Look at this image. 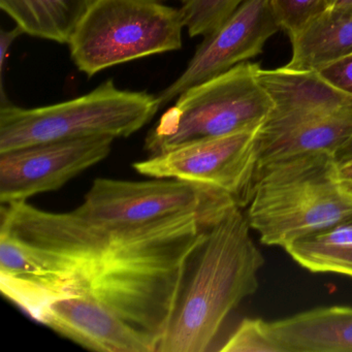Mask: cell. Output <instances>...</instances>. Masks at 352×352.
Masks as SVG:
<instances>
[{
	"label": "cell",
	"mask_w": 352,
	"mask_h": 352,
	"mask_svg": "<svg viewBox=\"0 0 352 352\" xmlns=\"http://www.w3.org/2000/svg\"><path fill=\"white\" fill-rule=\"evenodd\" d=\"M215 223L189 212L109 226L26 201L3 205L0 290L36 321L54 300L89 298L160 344L191 258Z\"/></svg>",
	"instance_id": "1"
},
{
	"label": "cell",
	"mask_w": 352,
	"mask_h": 352,
	"mask_svg": "<svg viewBox=\"0 0 352 352\" xmlns=\"http://www.w3.org/2000/svg\"><path fill=\"white\" fill-rule=\"evenodd\" d=\"M250 230L240 207L209 228L157 352L207 351L226 317L256 292L265 258Z\"/></svg>",
	"instance_id": "2"
},
{
	"label": "cell",
	"mask_w": 352,
	"mask_h": 352,
	"mask_svg": "<svg viewBox=\"0 0 352 352\" xmlns=\"http://www.w3.org/2000/svg\"><path fill=\"white\" fill-rule=\"evenodd\" d=\"M246 217L263 244L285 248L352 215L335 154L314 152L257 168Z\"/></svg>",
	"instance_id": "3"
},
{
	"label": "cell",
	"mask_w": 352,
	"mask_h": 352,
	"mask_svg": "<svg viewBox=\"0 0 352 352\" xmlns=\"http://www.w3.org/2000/svg\"><path fill=\"white\" fill-rule=\"evenodd\" d=\"M157 96L123 90L107 80L89 94L51 106H0V153L65 140L127 138L160 111Z\"/></svg>",
	"instance_id": "4"
},
{
	"label": "cell",
	"mask_w": 352,
	"mask_h": 352,
	"mask_svg": "<svg viewBox=\"0 0 352 352\" xmlns=\"http://www.w3.org/2000/svg\"><path fill=\"white\" fill-rule=\"evenodd\" d=\"M258 67L240 63L185 90L148 133L149 156L261 126L273 102L257 77Z\"/></svg>",
	"instance_id": "5"
},
{
	"label": "cell",
	"mask_w": 352,
	"mask_h": 352,
	"mask_svg": "<svg viewBox=\"0 0 352 352\" xmlns=\"http://www.w3.org/2000/svg\"><path fill=\"white\" fill-rule=\"evenodd\" d=\"M184 19L180 9L158 0H94L69 46L88 77L129 61L178 51Z\"/></svg>",
	"instance_id": "6"
},
{
	"label": "cell",
	"mask_w": 352,
	"mask_h": 352,
	"mask_svg": "<svg viewBox=\"0 0 352 352\" xmlns=\"http://www.w3.org/2000/svg\"><path fill=\"white\" fill-rule=\"evenodd\" d=\"M236 207V201L223 191L177 179L98 178L73 212L96 223L129 226L189 212L217 222Z\"/></svg>",
	"instance_id": "7"
},
{
	"label": "cell",
	"mask_w": 352,
	"mask_h": 352,
	"mask_svg": "<svg viewBox=\"0 0 352 352\" xmlns=\"http://www.w3.org/2000/svg\"><path fill=\"white\" fill-rule=\"evenodd\" d=\"M247 129L203 140L133 164L139 174L177 179L223 191L247 205L258 168V131Z\"/></svg>",
	"instance_id": "8"
},
{
	"label": "cell",
	"mask_w": 352,
	"mask_h": 352,
	"mask_svg": "<svg viewBox=\"0 0 352 352\" xmlns=\"http://www.w3.org/2000/svg\"><path fill=\"white\" fill-rule=\"evenodd\" d=\"M280 30L272 0H246L204 36L184 72L157 94L160 107L176 100L188 88L261 54L267 41Z\"/></svg>",
	"instance_id": "9"
},
{
	"label": "cell",
	"mask_w": 352,
	"mask_h": 352,
	"mask_svg": "<svg viewBox=\"0 0 352 352\" xmlns=\"http://www.w3.org/2000/svg\"><path fill=\"white\" fill-rule=\"evenodd\" d=\"M113 142L109 137L65 140L0 153V203H23L61 188L108 157Z\"/></svg>",
	"instance_id": "10"
},
{
	"label": "cell",
	"mask_w": 352,
	"mask_h": 352,
	"mask_svg": "<svg viewBox=\"0 0 352 352\" xmlns=\"http://www.w3.org/2000/svg\"><path fill=\"white\" fill-rule=\"evenodd\" d=\"M257 77L273 102V109L259 129L261 137L333 114L352 104V96L331 86L318 72L258 67Z\"/></svg>",
	"instance_id": "11"
},
{
	"label": "cell",
	"mask_w": 352,
	"mask_h": 352,
	"mask_svg": "<svg viewBox=\"0 0 352 352\" xmlns=\"http://www.w3.org/2000/svg\"><path fill=\"white\" fill-rule=\"evenodd\" d=\"M38 321L92 351L157 352L158 344L153 339L89 298L54 300Z\"/></svg>",
	"instance_id": "12"
},
{
	"label": "cell",
	"mask_w": 352,
	"mask_h": 352,
	"mask_svg": "<svg viewBox=\"0 0 352 352\" xmlns=\"http://www.w3.org/2000/svg\"><path fill=\"white\" fill-rule=\"evenodd\" d=\"M270 327L283 352H352V307H320Z\"/></svg>",
	"instance_id": "13"
},
{
	"label": "cell",
	"mask_w": 352,
	"mask_h": 352,
	"mask_svg": "<svg viewBox=\"0 0 352 352\" xmlns=\"http://www.w3.org/2000/svg\"><path fill=\"white\" fill-rule=\"evenodd\" d=\"M352 137V104L276 135H259L258 168L302 154L338 150Z\"/></svg>",
	"instance_id": "14"
},
{
	"label": "cell",
	"mask_w": 352,
	"mask_h": 352,
	"mask_svg": "<svg viewBox=\"0 0 352 352\" xmlns=\"http://www.w3.org/2000/svg\"><path fill=\"white\" fill-rule=\"evenodd\" d=\"M290 38L292 71L320 72L352 54V13L327 9Z\"/></svg>",
	"instance_id": "15"
},
{
	"label": "cell",
	"mask_w": 352,
	"mask_h": 352,
	"mask_svg": "<svg viewBox=\"0 0 352 352\" xmlns=\"http://www.w3.org/2000/svg\"><path fill=\"white\" fill-rule=\"evenodd\" d=\"M94 0H0V9L24 34L69 44Z\"/></svg>",
	"instance_id": "16"
},
{
	"label": "cell",
	"mask_w": 352,
	"mask_h": 352,
	"mask_svg": "<svg viewBox=\"0 0 352 352\" xmlns=\"http://www.w3.org/2000/svg\"><path fill=\"white\" fill-rule=\"evenodd\" d=\"M284 249L298 265L312 273L352 278V215Z\"/></svg>",
	"instance_id": "17"
},
{
	"label": "cell",
	"mask_w": 352,
	"mask_h": 352,
	"mask_svg": "<svg viewBox=\"0 0 352 352\" xmlns=\"http://www.w3.org/2000/svg\"><path fill=\"white\" fill-rule=\"evenodd\" d=\"M246 0H181V13L191 38L215 30Z\"/></svg>",
	"instance_id": "18"
},
{
	"label": "cell",
	"mask_w": 352,
	"mask_h": 352,
	"mask_svg": "<svg viewBox=\"0 0 352 352\" xmlns=\"http://www.w3.org/2000/svg\"><path fill=\"white\" fill-rule=\"evenodd\" d=\"M220 351L283 352V349L274 338L270 322L261 318H246L220 348Z\"/></svg>",
	"instance_id": "19"
},
{
	"label": "cell",
	"mask_w": 352,
	"mask_h": 352,
	"mask_svg": "<svg viewBox=\"0 0 352 352\" xmlns=\"http://www.w3.org/2000/svg\"><path fill=\"white\" fill-rule=\"evenodd\" d=\"M272 3L281 30L289 38L327 10V0H272Z\"/></svg>",
	"instance_id": "20"
},
{
	"label": "cell",
	"mask_w": 352,
	"mask_h": 352,
	"mask_svg": "<svg viewBox=\"0 0 352 352\" xmlns=\"http://www.w3.org/2000/svg\"><path fill=\"white\" fill-rule=\"evenodd\" d=\"M331 86L352 96V54L318 72Z\"/></svg>",
	"instance_id": "21"
},
{
	"label": "cell",
	"mask_w": 352,
	"mask_h": 352,
	"mask_svg": "<svg viewBox=\"0 0 352 352\" xmlns=\"http://www.w3.org/2000/svg\"><path fill=\"white\" fill-rule=\"evenodd\" d=\"M24 34L22 32L21 28L16 26L15 28L11 30H1L0 32V76H1V88H0V100H1V104H6L9 102L6 98L5 92V71L7 69V63L9 60L10 50H11L12 45L17 40L18 36H21Z\"/></svg>",
	"instance_id": "22"
},
{
	"label": "cell",
	"mask_w": 352,
	"mask_h": 352,
	"mask_svg": "<svg viewBox=\"0 0 352 352\" xmlns=\"http://www.w3.org/2000/svg\"><path fill=\"white\" fill-rule=\"evenodd\" d=\"M339 176L343 186L352 192V160L339 164Z\"/></svg>",
	"instance_id": "23"
},
{
	"label": "cell",
	"mask_w": 352,
	"mask_h": 352,
	"mask_svg": "<svg viewBox=\"0 0 352 352\" xmlns=\"http://www.w3.org/2000/svg\"><path fill=\"white\" fill-rule=\"evenodd\" d=\"M335 156L339 164L352 160V137L338 150Z\"/></svg>",
	"instance_id": "24"
},
{
	"label": "cell",
	"mask_w": 352,
	"mask_h": 352,
	"mask_svg": "<svg viewBox=\"0 0 352 352\" xmlns=\"http://www.w3.org/2000/svg\"><path fill=\"white\" fill-rule=\"evenodd\" d=\"M327 9L342 10L352 13V0H327Z\"/></svg>",
	"instance_id": "25"
}]
</instances>
